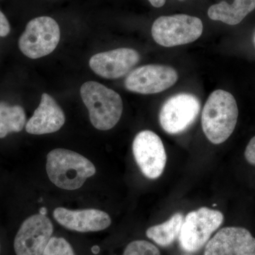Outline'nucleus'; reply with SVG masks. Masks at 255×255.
<instances>
[{
	"label": "nucleus",
	"instance_id": "obj_21",
	"mask_svg": "<svg viewBox=\"0 0 255 255\" xmlns=\"http://www.w3.org/2000/svg\"><path fill=\"white\" fill-rule=\"evenodd\" d=\"M10 25L5 15L0 11V37H5L9 34Z\"/></svg>",
	"mask_w": 255,
	"mask_h": 255
},
{
	"label": "nucleus",
	"instance_id": "obj_25",
	"mask_svg": "<svg viewBox=\"0 0 255 255\" xmlns=\"http://www.w3.org/2000/svg\"><path fill=\"white\" fill-rule=\"evenodd\" d=\"M179 1H184V0H179Z\"/></svg>",
	"mask_w": 255,
	"mask_h": 255
},
{
	"label": "nucleus",
	"instance_id": "obj_10",
	"mask_svg": "<svg viewBox=\"0 0 255 255\" xmlns=\"http://www.w3.org/2000/svg\"><path fill=\"white\" fill-rule=\"evenodd\" d=\"M53 226L46 216L36 214L23 221L15 237L16 255H43L51 238Z\"/></svg>",
	"mask_w": 255,
	"mask_h": 255
},
{
	"label": "nucleus",
	"instance_id": "obj_8",
	"mask_svg": "<svg viewBox=\"0 0 255 255\" xmlns=\"http://www.w3.org/2000/svg\"><path fill=\"white\" fill-rule=\"evenodd\" d=\"M135 162L145 177L155 179L163 173L167 155L160 137L151 130L140 131L132 142Z\"/></svg>",
	"mask_w": 255,
	"mask_h": 255
},
{
	"label": "nucleus",
	"instance_id": "obj_18",
	"mask_svg": "<svg viewBox=\"0 0 255 255\" xmlns=\"http://www.w3.org/2000/svg\"><path fill=\"white\" fill-rule=\"evenodd\" d=\"M43 255H75L73 248L63 238H50Z\"/></svg>",
	"mask_w": 255,
	"mask_h": 255
},
{
	"label": "nucleus",
	"instance_id": "obj_7",
	"mask_svg": "<svg viewBox=\"0 0 255 255\" xmlns=\"http://www.w3.org/2000/svg\"><path fill=\"white\" fill-rule=\"evenodd\" d=\"M200 110V102L196 96L189 93L177 94L162 105L159 112V123L167 133H180L195 122Z\"/></svg>",
	"mask_w": 255,
	"mask_h": 255
},
{
	"label": "nucleus",
	"instance_id": "obj_11",
	"mask_svg": "<svg viewBox=\"0 0 255 255\" xmlns=\"http://www.w3.org/2000/svg\"><path fill=\"white\" fill-rule=\"evenodd\" d=\"M204 255H255V238L246 228H222L208 242Z\"/></svg>",
	"mask_w": 255,
	"mask_h": 255
},
{
	"label": "nucleus",
	"instance_id": "obj_15",
	"mask_svg": "<svg viewBox=\"0 0 255 255\" xmlns=\"http://www.w3.org/2000/svg\"><path fill=\"white\" fill-rule=\"evenodd\" d=\"M255 9V0H234L232 4L223 1L212 5L208 11L209 18L228 25L238 24Z\"/></svg>",
	"mask_w": 255,
	"mask_h": 255
},
{
	"label": "nucleus",
	"instance_id": "obj_1",
	"mask_svg": "<svg viewBox=\"0 0 255 255\" xmlns=\"http://www.w3.org/2000/svg\"><path fill=\"white\" fill-rule=\"evenodd\" d=\"M238 119V107L235 97L225 90H216L209 96L203 110V131L210 142L219 145L232 135Z\"/></svg>",
	"mask_w": 255,
	"mask_h": 255
},
{
	"label": "nucleus",
	"instance_id": "obj_20",
	"mask_svg": "<svg viewBox=\"0 0 255 255\" xmlns=\"http://www.w3.org/2000/svg\"><path fill=\"white\" fill-rule=\"evenodd\" d=\"M245 157L250 164L255 166V136L251 139V141L247 145L245 151Z\"/></svg>",
	"mask_w": 255,
	"mask_h": 255
},
{
	"label": "nucleus",
	"instance_id": "obj_19",
	"mask_svg": "<svg viewBox=\"0 0 255 255\" xmlns=\"http://www.w3.org/2000/svg\"><path fill=\"white\" fill-rule=\"evenodd\" d=\"M124 255H160L157 247L145 241H135L128 245Z\"/></svg>",
	"mask_w": 255,
	"mask_h": 255
},
{
	"label": "nucleus",
	"instance_id": "obj_22",
	"mask_svg": "<svg viewBox=\"0 0 255 255\" xmlns=\"http://www.w3.org/2000/svg\"><path fill=\"white\" fill-rule=\"evenodd\" d=\"M151 4L155 7H162L165 4L166 0H148Z\"/></svg>",
	"mask_w": 255,
	"mask_h": 255
},
{
	"label": "nucleus",
	"instance_id": "obj_9",
	"mask_svg": "<svg viewBox=\"0 0 255 255\" xmlns=\"http://www.w3.org/2000/svg\"><path fill=\"white\" fill-rule=\"evenodd\" d=\"M177 80V72L172 67L152 64L132 70L126 79L125 87L130 92L152 95L173 86Z\"/></svg>",
	"mask_w": 255,
	"mask_h": 255
},
{
	"label": "nucleus",
	"instance_id": "obj_4",
	"mask_svg": "<svg viewBox=\"0 0 255 255\" xmlns=\"http://www.w3.org/2000/svg\"><path fill=\"white\" fill-rule=\"evenodd\" d=\"M200 18L187 14L162 16L152 26V36L157 44L174 47L196 41L203 33Z\"/></svg>",
	"mask_w": 255,
	"mask_h": 255
},
{
	"label": "nucleus",
	"instance_id": "obj_12",
	"mask_svg": "<svg viewBox=\"0 0 255 255\" xmlns=\"http://www.w3.org/2000/svg\"><path fill=\"white\" fill-rule=\"evenodd\" d=\"M140 60L136 50L122 48L102 52L92 57L90 66L97 75L106 79L122 78Z\"/></svg>",
	"mask_w": 255,
	"mask_h": 255
},
{
	"label": "nucleus",
	"instance_id": "obj_23",
	"mask_svg": "<svg viewBox=\"0 0 255 255\" xmlns=\"http://www.w3.org/2000/svg\"><path fill=\"white\" fill-rule=\"evenodd\" d=\"M47 210L46 208L43 207L40 209V214L44 215V216H46Z\"/></svg>",
	"mask_w": 255,
	"mask_h": 255
},
{
	"label": "nucleus",
	"instance_id": "obj_24",
	"mask_svg": "<svg viewBox=\"0 0 255 255\" xmlns=\"http://www.w3.org/2000/svg\"><path fill=\"white\" fill-rule=\"evenodd\" d=\"M254 43H255V35H254Z\"/></svg>",
	"mask_w": 255,
	"mask_h": 255
},
{
	"label": "nucleus",
	"instance_id": "obj_3",
	"mask_svg": "<svg viewBox=\"0 0 255 255\" xmlns=\"http://www.w3.org/2000/svg\"><path fill=\"white\" fill-rule=\"evenodd\" d=\"M80 95L94 127L108 130L117 125L124 108L123 101L117 92L99 82L90 81L82 85Z\"/></svg>",
	"mask_w": 255,
	"mask_h": 255
},
{
	"label": "nucleus",
	"instance_id": "obj_14",
	"mask_svg": "<svg viewBox=\"0 0 255 255\" xmlns=\"http://www.w3.org/2000/svg\"><path fill=\"white\" fill-rule=\"evenodd\" d=\"M65 122L63 111L54 99L44 93L41 103L26 124V130L33 135H43L59 130Z\"/></svg>",
	"mask_w": 255,
	"mask_h": 255
},
{
	"label": "nucleus",
	"instance_id": "obj_6",
	"mask_svg": "<svg viewBox=\"0 0 255 255\" xmlns=\"http://www.w3.org/2000/svg\"><path fill=\"white\" fill-rule=\"evenodd\" d=\"M60 30L56 21L49 16L31 20L18 40V47L23 55L37 59L50 54L58 46Z\"/></svg>",
	"mask_w": 255,
	"mask_h": 255
},
{
	"label": "nucleus",
	"instance_id": "obj_17",
	"mask_svg": "<svg viewBox=\"0 0 255 255\" xmlns=\"http://www.w3.org/2000/svg\"><path fill=\"white\" fill-rule=\"evenodd\" d=\"M26 114L21 106L0 102V138L10 132L21 131L26 125Z\"/></svg>",
	"mask_w": 255,
	"mask_h": 255
},
{
	"label": "nucleus",
	"instance_id": "obj_2",
	"mask_svg": "<svg viewBox=\"0 0 255 255\" xmlns=\"http://www.w3.org/2000/svg\"><path fill=\"white\" fill-rule=\"evenodd\" d=\"M46 172L50 182L65 190H76L96 173L95 165L78 152L63 148L47 155Z\"/></svg>",
	"mask_w": 255,
	"mask_h": 255
},
{
	"label": "nucleus",
	"instance_id": "obj_16",
	"mask_svg": "<svg viewBox=\"0 0 255 255\" xmlns=\"http://www.w3.org/2000/svg\"><path fill=\"white\" fill-rule=\"evenodd\" d=\"M183 221L182 214L177 213L165 222L149 228L146 236L159 246H170L179 238Z\"/></svg>",
	"mask_w": 255,
	"mask_h": 255
},
{
	"label": "nucleus",
	"instance_id": "obj_5",
	"mask_svg": "<svg viewBox=\"0 0 255 255\" xmlns=\"http://www.w3.org/2000/svg\"><path fill=\"white\" fill-rule=\"evenodd\" d=\"M224 216L216 210L202 207L191 211L183 221L179 236L183 251L196 253L205 246L213 234L222 225Z\"/></svg>",
	"mask_w": 255,
	"mask_h": 255
},
{
	"label": "nucleus",
	"instance_id": "obj_13",
	"mask_svg": "<svg viewBox=\"0 0 255 255\" xmlns=\"http://www.w3.org/2000/svg\"><path fill=\"white\" fill-rule=\"evenodd\" d=\"M53 217L64 228L80 233L103 231L112 223L110 215L98 209L72 211L59 207L55 209Z\"/></svg>",
	"mask_w": 255,
	"mask_h": 255
}]
</instances>
